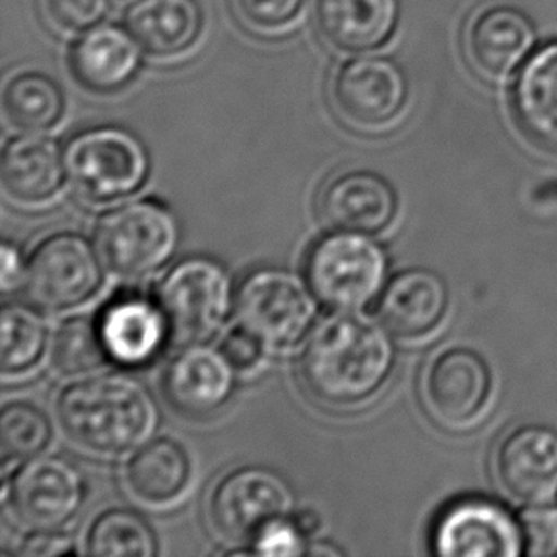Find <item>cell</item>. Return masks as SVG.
<instances>
[{
  "instance_id": "obj_1",
  "label": "cell",
  "mask_w": 557,
  "mask_h": 557,
  "mask_svg": "<svg viewBox=\"0 0 557 557\" xmlns=\"http://www.w3.org/2000/svg\"><path fill=\"white\" fill-rule=\"evenodd\" d=\"M392 333L368 318L337 314L309 333L299 376L310 398L327 407H350L373 398L396 366Z\"/></svg>"
},
{
  "instance_id": "obj_2",
  "label": "cell",
  "mask_w": 557,
  "mask_h": 557,
  "mask_svg": "<svg viewBox=\"0 0 557 557\" xmlns=\"http://www.w3.org/2000/svg\"><path fill=\"white\" fill-rule=\"evenodd\" d=\"M58 419L84 451L119 457L151 440L159 407L136 376L113 371L69 384L58 399Z\"/></svg>"
},
{
  "instance_id": "obj_3",
  "label": "cell",
  "mask_w": 557,
  "mask_h": 557,
  "mask_svg": "<svg viewBox=\"0 0 557 557\" xmlns=\"http://www.w3.org/2000/svg\"><path fill=\"white\" fill-rule=\"evenodd\" d=\"M71 190L88 206H111L141 190L151 174L144 141L122 126H96L76 134L63 149Z\"/></svg>"
},
{
  "instance_id": "obj_4",
  "label": "cell",
  "mask_w": 557,
  "mask_h": 557,
  "mask_svg": "<svg viewBox=\"0 0 557 557\" xmlns=\"http://www.w3.org/2000/svg\"><path fill=\"white\" fill-rule=\"evenodd\" d=\"M305 274L325 309L358 314L383 294L388 256L371 234L333 231L310 246Z\"/></svg>"
},
{
  "instance_id": "obj_5",
  "label": "cell",
  "mask_w": 557,
  "mask_h": 557,
  "mask_svg": "<svg viewBox=\"0 0 557 557\" xmlns=\"http://www.w3.org/2000/svg\"><path fill=\"white\" fill-rule=\"evenodd\" d=\"M182 242L174 211L159 200H132L107 211L96 226V246L109 271L144 280L164 269Z\"/></svg>"
},
{
  "instance_id": "obj_6",
  "label": "cell",
  "mask_w": 557,
  "mask_h": 557,
  "mask_svg": "<svg viewBox=\"0 0 557 557\" xmlns=\"http://www.w3.org/2000/svg\"><path fill=\"white\" fill-rule=\"evenodd\" d=\"M309 282L286 269L264 267L249 272L236 287V325L253 333L269 350L295 347L309 335L318 314Z\"/></svg>"
},
{
  "instance_id": "obj_7",
  "label": "cell",
  "mask_w": 557,
  "mask_h": 557,
  "mask_svg": "<svg viewBox=\"0 0 557 557\" xmlns=\"http://www.w3.org/2000/svg\"><path fill=\"white\" fill-rule=\"evenodd\" d=\"M157 301L180 345L206 343L234 310L233 276L211 257H187L157 287Z\"/></svg>"
},
{
  "instance_id": "obj_8",
  "label": "cell",
  "mask_w": 557,
  "mask_h": 557,
  "mask_svg": "<svg viewBox=\"0 0 557 557\" xmlns=\"http://www.w3.org/2000/svg\"><path fill=\"white\" fill-rule=\"evenodd\" d=\"M101 263L98 246L81 234H52L33 249L25 264L23 299L48 314L76 309L101 289Z\"/></svg>"
},
{
  "instance_id": "obj_9",
  "label": "cell",
  "mask_w": 557,
  "mask_h": 557,
  "mask_svg": "<svg viewBox=\"0 0 557 557\" xmlns=\"http://www.w3.org/2000/svg\"><path fill=\"white\" fill-rule=\"evenodd\" d=\"M4 500L23 525L58 531L75 520L86 500L81 468L65 457H35L17 468L4 485Z\"/></svg>"
},
{
  "instance_id": "obj_10",
  "label": "cell",
  "mask_w": 557,
  "mask_h": 557,
  "mask_svg": "<svg viewBox=\"0 0 557 557\" xmlns=\"http://www.w3.org/2000/svg\"><path fill=\"white\" fill-rule=\"evenodd\" d=\"M294 490L271 468L244 467L226 474L211 493L210 513L219 533L251 543L272 521L289 518Z\"/></svg>"
},
{
  "instance_id": "obj_11",
  "label": "cell",
  "mask_w": 557,
  "mask_h": 557,
  "mask_svg": "<svg viewBox=\"0 0 557 557\" xmlns=\"http://www.w3.org/2000/svg\"><path fill=\"white\" fill-rule=\"evenodd\" d=\"M333 103L341 116L360 129H381L398 121L409 103V81L396 61L358 55L333 78Z\"/></svg>"
},
{
  "instance_id": "obj_12",
  "label": "cell",
  "mask_w": 557,
  "mask_h": 557,
  "mask_svg": "<svg viewBox=\"0 0 557 557\" xmlns=\"http://www.w3.org/2000/svg\"><path fill=\"white\" fill-rule=\"evenodd\" d=\"M430 544L440 557L523 556L520 520L485 498L447 506L434 523Z\"/></svg>"
},
{
  "instance_id": "obj_13",
  "label": "cell",
  "mask_w": 557,
  "mask_h": 557,
  "mask_svg": "<svg viewBox=\"0 0 557 557\" xmlns=\"http://www.w3.org/2000/svg\"><path fill=\"white\" fill-rule=\"evenodd\" d=\"M493 376L475 350L447 348L429 363L422 375V399L429 413L444 426H467L490 404Z\"/></svg>"
},
{
  "instance_id": "obj_14",
  "label": "cell",
  "mask_w": 557,
  "mask_h": 557,
  "mask_svg": "<svg viewBox=\"0 0 557 557\" xmlns=\"http://www.w3.org/2000/svg\"><path fill=\"white\" fill-rule=\"evenodd\" d=\"M535 50V25L518 8L503 4L482 8L465 30L468 61L490 83H508Z\"/></svg>"
},
{
  "instance_id": "obj_15",
  "label": "cell",
  "mask_w": 557,
  "mask_h": 557,
  "mask_svg": "<svg viewBox=\"0 0 557 557\" xmlns=\"http://www.w3.org/2000/svg\"><path fill=\"white\" fill-rule=\"evenodd\" d=\"M236 373L221 348L185 345L168 363L162 388L170 406L188 419H208L233 398Z\"/></svg>"
},
{
  "instance_id": "obj_16",
  "label": "cell",
  "mask_w": 557,
  "mask_h": 557,
  "mask_svg": "<svg viewBox=\"0 0 557 557\" xmlns=\"http://www.w3.org/2000/svg\"><path fill=\"white\" fill-rule=\"evenodd\" d=\"M500 487L521 505L552 503L557 495V432L528 424L498 445L495 459Z\"/></svg>"
},
{
  "instance_id": "obj_17",
  "label": "cell",
  "mask_w": 557,
  "mask_h": 557,
  "mask_svg": "<svg viewBox=\"0 0 557 557\" xmlns=\"http://www.w3.org/2000/svg\"><path fill=\"white\" fill-rule=\"evenodd\" d=\"M318 213L333 231L376 234L396 218L398 195L383 175L350 170L325 183Z\"/></svg>"
},
{
  "instance_id": "obj_18",
  "label": "cell",
  "mask_w": 557,
  "mask_h": 557,
  "mask_svg": "<svg viewBox=\"0 0 557 557\" xmlns=\"http://www.w3.org/2000/svg\"><path fill=\"white\" fill-rule=\"evenodd\" d=\"M98 327L109 362L128 370L151 363L172 335L159 301L141 295H124L109 302Z\"/></svg>"
},
{
  "instance_id": "obj_19",
  "label": "cell",
  "mask_w": 557,
  "mask_h": 557,
  "mask_svg": "<svg viewBox=\"0 0 557 557\" xmlns=\"http://www.w3.org/2000/svg\"><path fill=\"white\" fill-rule=\"evenodd\" d=\"M144 61V46L128 27L99 23L84 30L71 48L69 63L86 90L114 94L136 78Z\"/></svg>"
},
{
  "instance_id": "obj_20",
  "label": "cell",
  "mask_w": 557,
  "mask_h": 557,
  "mask_svg": "<svg viewBox=\"0 0 557 557\" xmlns=\"http://www.w3.org/2000/svg\"><path fill=\"white\" fill-rule=\"evenodd\" d=\"M447 309L445 280L430 269H407L386 282L379 299V320L398 339H421L444 322Z\"/></svg>"
},
{
  "instance_id": "obj_21",
  "label": "cell",
  "mask_w": 557,
  "mask_h": 557,
  "mask_svg": "<svg viewBox=\"0 0 557 557\" xmlns=\"http://www.w3.org/2000/svg\"><path fill=\"white\" fill-rule=\"evenodd\" d=\"M399 0H317L318 29L341 52L383 48L398 29Z\"/></svg>"
},
{
  "instance_id": "obj_22",
  "label": "cell",
  "mask_w": 557,
  "mask_h": 557,
  "mask_svg": "<svg viewBox=\"0 0 557 557\" xmlns=\"http://www.w3.org/2000/svg\"><path fill=\"white\" fill-rule=\"evenodd\" d=\"M0 177L15 202L37 206L52 200L67 177L60 145L29 132L10 139L2 152Z\"/></svg>"
},
{
  "instance_id": "obj_23",
  "label": "cell",
  "mask_w": 557,
  "mask_h": 557,
  "mask_svg": "<svg viewBox=\"0 0 557 557\" xmlns=\"http://www.w3.org/2000/svg\"><path fill=\"white\" fill-rule=\"evenodd\" d=\"M512 111L531 139L557 149V40L536 48L513 76Z\"/></svg>"
},
{
  "instance_id": "obj_24",
  "label": "cell",
  "mask_w": 557,
  "mask_h": 557,
  "mask_svg": "<svg viewBox=\"0 0 557 557\" xmlns=\"http://www.w3.org/2000/svg\"><path fill=\"white\" fill-rule=\"evenodd\" d=\"M126 27L145 52L172 58L198 42L202 8L198 0H136L126 14Z\"/></svg>"
},
{
  "instance_id": "obj_25",
  "label": "cell",
  "mask_w": 557,
  "mask_h": 557,
  "mask_svg": "<svg viewBox=\"0 0 557 557\" xmlns=\"http://www.w3.org/2000/svg\"><path fill=\"white\" fill-rule=\"evenodd\" d=\"M193 467L182 444L157 437L137 449L126 468V482L137 498L149 505H166L182 495Z\"/></svg>"
},
{
  "instance_id": "obj_26",
  "label": "cell",
  "mask_w": 557,
  "mask_h": 557,
  "mask_svg": "<svg viewBox=\"0 0 557 557\" xmlns=\"http://www.w3.org/2000/svg\"><path fill=\"white\" fill-rule=\"evenodd\" d=\"M4 111L15 128L40 134L61 121L65 98L50 76L38 71H23L7 84Z\"/></svg>"
},
{
  "instance_id": "obj_27",
  "label": "cell",
  "mask_w": 557,
  "mask_h": 557,
  "mask_svg": "<svg viewBox=\"0 0 557 557\" xmlns=\"http://www.w3.org/2000/svg\"><path fill=\"white\" fill-rule=\"evenodd\" d=\"M86 552L101 557H154L159 554V541L141 513L113 508L91 523Z\"/></svg>"
},
{
  "instance_id": "obj_28",
  "label": "cell",
  "mask_w": 557,
  "mask_h": 557,
  "mask_svg": "<svg viewBox=\"0 0 557 557\" xmlns=\"http://www.w3.org/2000/svg\"><path fill=\"white\" fill-rule=\"evenodd\" d=\"M48 347V327L35 307L7 305L2 309V352L4 375H20L37 366Z\"/></svg>"
},
{
  "instance_id": "obj_29",
  "label": "cell",
  "mask_w": 557,
  "mask_h": 557,
  "mask_svg": "<svg viewBox=\"0 0 557 557\" xmlns=\"http://www.w3.org/2000/svg\"><path fill=\"white\" fill-rule=\"evenodd\" d=\"M53 370L63 376L88 375L109 362L99 335L98 320L69 318L53 333L50 348Z\"/></svg>"
},
{
  "instance_id": "obj_30",
  "label": "cell",
  "mask_w": 557,
  "mask_h": 557,
  "mask_svg": "<svg viewBox=\"0 0 557 557\" xmlns=\"http://www.w3.org/2000/svg\"><path fill=\"white\" fill-rule=\"evenodd\" d=\"M52 442V424L48 414L27 401L7 404L0 414V449L2 462L35 459Z\"/></svg>"
},
{
  "instance_id": "obj_31",
  "label": "cell",
  "mask_w": 557,
  "mask_h": 557,
  "mask_svg": "<svg viewBox=\"0 0 557 557\" xmlns=\"http://www.w3.org/2000/svg\"><path fill=\"white\" fill-rule=\"evenodd\" d=\"M523 556H557V506L552 503L525 505L520 516Z\"/></svg>"
},
{
  "instance_id": "obj_32",
  "label": "cell",
  "mask_w": 557,
  "mask_h": 557,
  "mask_svg": "<svg viewBox=\"0 0 557 557\" xmlns=\"http://www.w3.org/2000/svg\"><path fill=\"white\" fill-rule=\"evenodd\" d=\"M307 0H234L236 12L251 27L282 29L297 20Z\"/></svg>"
},
{
  "instance_id": "obj_33",
  "label": "cell",
  "mask_w": 557,
  "mask_h": 557,
  "mask_svg": "<svg viewBox=\"0 0 557 557\" xmlns=\"http://www.w3.org/2000/svg\"><path fill=\"white\" fill-rule=\"evenodd\" d=\"M46 7L58 27L84 33L106 20L111 0H46Z\"/></svg>"
},
{
  "instance_id": "obj_34",
  "label": "cell",
  "mask_w": 557,
  "mask_h": 557,
  "mask_svg": "<svg viewBox=\"0 0 557 557\" xmlns=\"http://www.w3.org/2000/svg\"><path fill=\"white\" fill-rule=\"evenodd\" d=\"M251 544V554L256 556H305L309 550L307 536L289 518L269 523L259 531Z\"/></svg>"
},
{
  "instance_id": "obj_35",
  "label": "cell",
  "mask_w": 557,
  "mask_h": 557,
  "mask_svg": "<svg viewBox=\"0 0 557 557\" xmlns=\"http://www.w3.org/2000/svg\"><path fill=\"white\" fill-rule=\"evenodd\" d=\"M221 350L225 352L236 370L251 371L263 362L264 352L269 348L264 347L253 333L246 332L244 327L236 325L234 330L226 333Z\"/></svg>"
},
{
  "instance_id": "obj_36",
  "label": "cell",
  "mask_w": 557,
  "mask_h": 557,
  "mask_svg": "<svg viewBox=\"0 0 557 557\" xmlns=\"http://www.w3.org/2000/svg\"><path fill=\"white\" fill-rule=\"evenodd\" d=\"M65 554H75V544L71 541V536L63 535L60 529L33 531L17 550V556L23 557H53L65 556Z\"/></svg>"
},
{
  "instance_id": "obj_37",
  "label": "cell",
  "mask_w": 557,
  "mask_h": 557,
  "mask_svg": "<svg viewBox=\"0 0 557 557\" xmlns=\"http://www.w3.org/2000/svg\"><path fill=\"white\" fill-rule=\"evenodd\" d=\"M0 284L2 292L10 294L15 287L22 286L25 264H23L22 251L15 248L12 242L4 240L0 251Z\"/></svg>"
},
{
  "instance_id": "obj_38",
  "label": "cell",
  "mask_w": 557,
  "mask_h": 557,
  "mask_svg": "<svg viewBox=\"0 0 557 557\" xmlns=\"http://www.w3.org/2000/svg\"><path fill=\"white\" fill-rule=\"evenodd\" d=\"M294 520L295 523H297V528L301 529L302 535L305 536L314 535L318 529H320V523H322L320 518H318L317 513L312 512V510L299 513Z\"/></svg>"
},
{
  "instance_id": "obj_39",
  "label": "cell",
  "mask_w": 557,
  "mask_h": 557,
  "mask_svg": "<svg viewBox=\"0 0 557 557\" xmlns=\"http://www.w3.org/2000/svg\"><path fill=\"white\" fill-rule=\"evenodd\" d=\"M307 554H310V556H339L341 552L333 548L332 544L324 543V546H320V544L312 546L307 550Z\"/></svg>"
}]
</instances>
